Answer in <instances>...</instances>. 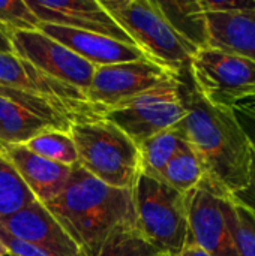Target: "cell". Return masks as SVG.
Returning <instances> with one entry per match:
<instances>
[{
  "instance_id": "28",
  "label": "cell",
  "mask_w": 255,
  "mask_h": 256,
  "mask_svg": "<svg viewBox=\"0 0 255 256\" xmlns=\"http://www.w3.org/2000/svg\"><path fill=\"white\" fill-rule=\"evenodd\" d=\"M204 14H219V12H234L255 8V0H198Z\"/></svg>"
},
{
  "instance_id": "3",
  "label": "cell",
  "mask_w": 255,
  "mask_h": 256,
  "mask_svg": "<svg viewBox=\"0 0 255 256\" xmlns=\"http://www.w3.org/2000/svg\"><path fill=\"white\" fill-rule=\"evenodd\" d=\"M102 8L153 63L185 76L198 51L168 22L156 0H99Z\"/></svg>"
},
{
  "instance_id": "10",
  "label": "cell",
  "mask_w": 255,
  "mask_h": 256,
  "mask_svg": "<svg viewBox=\"0 0 255 256\" xmlns=\"http://www.w3.org/2000/svg\"><path fill=\"white\" fill-rule=\"evenodd\" d=\"M176 78L182 76L174 75L149 58L99 66L95 69L86 94L89 102L102 114V111L123 100Z\"/></svg>"
},
{
  "instance_id": "13",
  "label": "cell",
  "mask_w": 255,
  "mask_h": 256,
  "mask_svg": "<svg viewBox=\"0 0 255 256\" xmlns=\"http://www.w3.org/2000/svg\"><path fill=\"white\" fill-rule=\"evenodd\" d=\"M26 3L39 22L92 32L134 45L99 0H26Z\"/></svg>"
},
{
  "instance_id": "4",
  "label": "cell",
  "mask_w": 255,
  "mask_h": 256,
  "mask_svg": "<svg viewBox=\"0 0 255 256\" xmlns=\"http://www.w3.org/2000/svg\"><path fill=\"white\" fill-rule=\"evenodd\" d=\"M78 164L93 177L116 189H131L141 172L138 146L102 116L71 123Z\"/></svg>"
},
{
  "instance_id": "6",
  "label": "cell",
  "mask_w": 255,
  "mask_h": 256,
  "mask_svg": "<svg viewBox=\"0 0 255 256\" xmlns=\"http://www.w3.org/2000/svg\"><path fill=\"white\" fill-rule=\"evenodd\" d=\"M101 116L140 146L153 135L174 129L186 116L183 76L123 100Z\"/></svg>"
},
{
  "instance_id": "30",
  "label": "cell",
  "mask_w": 255,
  "mask_h": 256,
  "mask_svg": "<svg viewBox=\"0 0 255 256\" xmlns=\"http://www.w3.org/2000/svg\"><path fill=\"white\" fill-rule=\"evenodd\" d=\"M179 256H209L200 246H197L194 242L192 243H189L182 252H180V255Z\"/></svg>"
},
{
  "instance_id": "9",
  "label": "cell",
  "mask_w": 255,
  "mask_h": 256,
  "mask_svg": "<svg viewBox=\"0 0 255 256\" xmlns=\"http://www.w3.org/2000/svg\"><path fill=\"white\" fill-rule=\"evenodd\" d=\"M227 202L228 194L206 177L186 195L191 238L209 256H240L227 219Z\"/></svg>"
},
{
  "instance_id": "12",
  "label": "cell",
  "mask_w": 255,
  "mask_h": 256,
  "mask_svg": "<svg viewBox=\"0 0 255 256\" xmlns=\"http://www.w3.org/2000/svg\"><path fill=\"white\" fill-rule=\"evenodd\" d=\"M14 52L51 78L87 92L95 66L41 30H21L9 34Z\"/></svg>"
},
{
  "instance_id": "17",
  "label": "cell",
  "mask_w": 255,
  "mask_h": 256,
  "mask_svg": "<svg viewBox=\"0 0 255 256\" xmlns=\"http://www.w3.org/2000/svg\"><path fill=\"white\" fill-rule=\"evenodd\" d=\"M207 46L255 62V8L206 14Z\"/></svg>"
},
{
  "instance_id": "11",
  "label": "cell",
  "mask_w": 255,
  "mask_h": 256,
  "mask_svg": "<svg viewBox=\"0 0 255 256\" xmlns=\"http://www.w3.org/2000/svg\"><path fill=\"white\" fill-rule=\"evenodd\" d=\"M0 84L51 100L72 122L101 116L83 90L51 78L15 52H0Z\"/></svg>"
},
{
  "instance_id": "2",
  "label": "cell",
  "mask_w": 255,
  "mask_h": 256,
  "mask_svg": "<svg viewBox=\"0 0 255 256\" xmlns=\"http://www.w3.org/2000/svg\"><path fill=\"white\" fill-rule=\"evenodd\" d=\"M45 207L78 249L119 226H135L131 189L111 188L80 164L72 166L66 186Z\"/></svg>"
},
{
  "instance_id": "21",
  "label": "cell",
  "mask_w": 255,
  "mask_h": 256,
  "mask_svg": "<svg viewBox=\"0 0 255 256\" xmlns=\"http://www.w3.org/2000/svg\"><path fill=\"white\" fill-rule=\"evenodd\" d=\"M35 154L54 164L74 166L78 164V153L69 130L48 129L24 144Z\"/></svg>"
},
{
  "instance_id": "26",
  "label": "cell",
  "mask_w": 255,
  "mask_h": 256,
  "mask_svg": "<svg viewBox=\"0 0 255 256\" xmlns=\"http://www.w3.org/2000/svg\"><path fill=\"white\" fill-rule=\"evenodd\" d=\"M0 242L5 244V248L8 249V255H17V256H53L47 254L45 250L26 243L14 236H11L9 232H6L2 226H0Z\"/></svg>"
},
{
  "instance_id": "27",
  "label": "cell",
  "mask_w": 255,
  "mask_h": 256,
  "mask_svg": "<svg viewBox=\"0 0 255 256\" xmlns=\"http://www.w3.org/2000/svg\"><path fill=\"white\" fill-rule=\"evenodd\" d=\"M234 114L242 124L243 130L249 136L251 142L255 146V98L245 99L233 106Z\"/></svg>"
},
{
  "instance_id": "23",
  "label": "cell",
  "mask_w": 255,
  "mask_h": 256,
  "mask_svg": "<svg viewBox=\"0 0 255 256\" xmlns=\"http://www.w3.org/2000/svg\"><path fill=\"white\" fill-rule=\"evenodd\" d=\"M35 201L11 162L0 152V219L29 207Z\"/></svg>"
},
{
  "instance_id": "16",
  "label": "cell",
  "mask_w": 255,
  "mask_h": 256,
  "mask_svg": "<svg viewBox=\"0 0 255 256\" xmlns=\"http://www.w3.org/2000/svg\"><path fill=\"white\" fill-rule=\"evenodd\" d=\"M0 152L11 162L35 200L44 206L54 200L68 183L72 166L44 159L24 144H3Z\"/></svg>"
},
{
  "instance_id": "22",
  "label": "cell",
  "mask_w": 255,
  "mask_h": 256,
  "mask_svg": "<svg viewBox=\"0 0 255 256\" xmlns=\"http://www.w3.org/2000/svg\"><path fill=\"white\" fill-rule=\"evenodd\" d=\"M182 142V136L176 129L161 132L150 136L138 146L141 154V171L159 178L162 170L174 156Z\"/></svg>"
},
{
  "instance_id": "19",
  "label": "cell",
  "mask_w": 255,
  "mask_h": 256,
  "mask_svg": "<svg viewBox=\"0 0 255 256\" xmlns=\"http://www.w3.org/2000/svg\"><path fill=\"white\" fill-rule=\"evenodd\" d=\"M78 256H168L149 244L135 226H119L101 240L81 248Z\"/></svg>"
},
{
  "instance_id": "20",
  "label": "cell",
  "mask_w": 255,
  "mask_h": 256,
  "mask_svg": "<svg viewBox=\"0 0 255 256\" xmlns=\"http://www.w3.org/2000/svg\"><path fill=\"white\" fill-rule=\"evenodd\" d=\"M206 177V171L198 154L194 148L182 138L179 148L174 156L162 170L158 180L164 182L174 190L188 195L192 192Z\"/></svg>"
},
{
  "instance_id": "1",
  "label": "cell",
  "mask_w": 255,
  "mask_h": 256,
  "mask_svg": "<svg viewBox=\"0 0 255 256\" xmlns=\"http://www.w3.org/2000/svg\"><path fill=\"white\" fill-rule=\"evenodd\" d=\"M186 116L174 128L198 154L206 178L228 195H236L249 184L252 142L233 108L207 104L183 76Z\"/></svg>"
},
{
  "instance_id": "8",
  "label": "cell",
  "mask_w": 255,
  "mask_h": 256,
  "mask_svg": "<svg viewBox=\"0 0 255 256\" xmlns=\"http://www.w3.org/2000/svg\"><path fill=\"white\" fill-rule=\"evenodd\" d=\"M72 120L51 100L0 84V146L26 144L48 130H69Z\"/></svg>"
},
{
  "instance_id": "33",
  "label": "cell",
  "mask_w": 255,
  "mask_h": 256,
  "mask_svg": "<svg viewBox=\"0 0 255 256\" xmlns=\"http://www.w3.org/2000/svg\"><path fill=\"white\" fill-rule=\"evenodd\" d=\"M8 256H17V255H11V254H9V255H8Z\"/></svg>"
},
{
  "instance_id": "5",
  "label": "cell",
  "mask_w": 255,
  "mask_h": 256,
  "mask_svg": "<svg viewBox=\"0 0 255 256\" xmlns=\"http://www.w3.org/2000/svg\"><path fill=\"white\" fill-rule=\"evenodd\" d=\"M131 194L137 231L158 252L180 255L192 243L186 195L143 171L131 188Z\"/></svg>"
},
{
  "instance_id": "31",
  "label": "cell",
  "mask_w": 255,
  "mask_h": 256,
  "mask_svg": "<svg viewBox=\"0 0 255 256\" xmlns=\"http://www.w3.org/2000/svg\"><path fill=\"white\" fill-rule=\"evenodd\" d=\"M0 52H14L9 38L0 30Z\"/></svg>"
},
{
  "instance_id": "29",
  "label": "cell",
  "mask_w": 255,
  "mask_h": 256,
  "mask_svg": "<svg viewBox=\"0 0 255 256\" xmlns=\"http://www.w3.org/2000/svg\"><path fill=\"white\" fill-rule=\"evenodd\" d=\"M233 200L237 201L240 206L248 208L255 218V146L252 144V165H251V177L249 184L240 190L239 194L233 195Z\"/></svg>"
},
{
  "instance_id": "32",
  "label": "cell",
  "mask_w": 255,
  "mask_h": 256,
  "mask_svg": "<svg viewBox=\"0 0 255 256\" xmlns=\"http://www.w3.org/2000/svg\"><path fill=\"white\" fill-rule=\"evenodd\" d=\"M0 256H8V249L5 248V244L0 242Z\"/></svg>"
},
{
  "instance_id": "18",
  "label": "cell",
  "mask_w": 255,
  "mask_h": 256,
  "mask_svg": "<svg viewBox=\"0 0 255 256\" xmlns=\"http://www.w3.org/2000/svg\"><path fill=\"white\" fill-rule=\"evenodd\" d=\"M173 28L197 50L207 46L206 14L198 0L192 2H156Z\"/></svg>"
},
{
  "instance_id": "7",
  "label": "cell",
  "mask_w": 255,
  "mask_h": 256,
  "mask_svg": "<svg viewBox=\"0 0 255 256\" xmlns=\"http://www.w3.org/2000/svg\"><path fill=\"white\" fill-rule=\"evenodd\" d=\"M195 92L210 105L233 108L255 98V62L213 48H200L188 69Z\"/></svg>"
},
{
  "instance_id": "24",
  "label": "cell",
  "mask_w": 255,
  "mask_h": 256,
  "mask_svg": "<svg viewBox=\"0 0 255 256\" xmlns=\"http://www.w3.org/2000/svg\"><path fill=\"white\" fill-rule=\"evenodd\" d=\"M227 219L233 231L236 246L240 256H255V218L254 214L240 206L228 195Z\"/></svg>"
},
{
  "instance_id": "14",
  "label": "cell",
  "mask_w": 255,
  "mask_h": 256,
  "mask_svg": "<svg viewBox=\"0 0 255 256\" xmlns=\"http://www.w3.org/2000/svg\"><path fill=\"white\" fill-rule=\"evenodd\" d=\"M0 226L11 236L30 243L53 256H78L80 249L38 201L29 207L0 219Z\"/></svg>"
},
{
  "instance_id": "15",
  "label": "cell",
  "mask_w": 255,
  "mask_h": 256,
  "mask_svg": "<svg viewBox=\"0 0 255 256\" xmlns=\"http://www.w3.org/2000/svg\"><path fill=\"white\" fill-rule=\"evenodd\" d=\"M38 30L60 42L95 68L146 58L137 46L128 45L104 34L47 22H41Z\"/></svg>"
},
{
  "instance_id": "25",
  "label": "cell",
  "mask_w": 255,
  "mask_h": 256,
  "mask_svg": "<svg viewBox=\"0 0 255 256\" xmlns=\"http://www.w3.org/2000/svg\"><path fill=\"white\" fill-rule=\"evenodd\" d=\"M39 24L26 0H0V30L8 38L14 32L38 30Z\"/></svg>"
}]
</instances>
